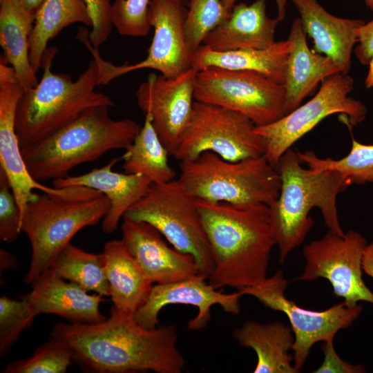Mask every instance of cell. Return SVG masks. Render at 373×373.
<instances>
[{"label":"cell","mask_w":373,"mask_h":373,"mask_svg":"<svg viewBox=\"0 0 373 373\" xmlns=\"http://www.w3.org/2000/svg\"><path fill=\"white\" fill-rule=\"evenodd\" d=\"M50 336L65 341L73 350V361L86 372L181 373L186 365L175 325L147 329L133 314L113 305L110 317L101 323H57Z\"/></svg>","instance_id":"cell-1"},{"label":"cell","mask_w":373,"mask_h":373,"mask_svg":"<svg viewBox=\"0 0 373 373\" xmlns=\"http://www.w3.org/2000/svg\"><path fill=\"white\" fill-rule=\"evenodd\" d=\"M210 246L213 271L209 283L216 289L242 291L267 276L271 250L276 245L269 206L235 205L195 198Z\"/></svg>","instance_id":"cell-2"},{"label":"cell","mask_w":373,"mask_h":373,"mask_svg":"<svg viewBox=\"0 0 373 373\" xmlns=\"http://www.w3.org/2000/svg\"><path fill=\"white\" fill-rule=\"evenodd\" d=\"M297 152L289 149L274 165L281 180L280 193L269 206L279 262L305 239L314 224L310 211L318 208L328 230L344 235L336 200L350 185L342 174L331 170L314 171L302 166Z\"/></svg>","instance_id":"cell-3"},{"label":"cell","mask_w":373,"mask_h":373,"mask_svg":"<svg viewBox=\"0 0 373 373\" xmlns=\"http://www.w3.org/2000/svg\"><path fill=\"white\" fill-rule=\"evenodd\" d=\"M55 48H47L41 59L43 75L37 84L23 90L19 101L15 130L23 151L63 128L88 110L112 107L106 95L97 92L99 67L95 59L75 81L66 74L51 71Z\"/></svg>","instance_id":"cell-4"},{"label":"cell","mask_w":373,"mask_h":373,"mask_svg":"<svg viewBox=\"0 0 373 373\" xmlns=\"http://www.w3.org/2000/svg\"><path fill=\"white\" fill-rule=\"evenodd\" d=\"M110 106L94 107L50 137L21 151L37 182L65 178L75 166L114 149H127L141 126L134 120L113 119Z\"/></svg>","instance_id":"cell-5"},{"label":"cell","mask_w":373,"mask_h":373,"mask_svg":"<svg viewBox=\"0 0 373 373\" xmlns=\"http://www.w3.org/2000/svg\"><path fill=\"white\" fill-rule=\"evenodd\" d=\"M108 199L93 189L71 195L34 193L25 208L21 231L31 246V260L23 282L32 284L82 229L95 226L106 216Z\"/></svg>","instance_id":"cell-6"},{"label":"cell","mask_w":373,"mask_h":373,"mask_svg":"<svg viewBox=\"0 0 373 373\" xmlns=\"http://www.w3.org/2000/svg\"><path fill=\"white\" fill-rule=\"evenodd\" d=\"M179 167L180 182L204 201L269 206L280 193V175L264 155L231 162L207 151L193 160L180 162Z\"/></svg>","instance_id":"cell-7"},{"label":"cell","mask_w":373,"mask_h":373,"mask_svg":"<svg viewBox=\"0 0 373 373\" xmlns=\"http://www.w3.org/2000/svg\"><path fill=\"white\" fill-rule=\"evenodd\" d=\"M124 218L151 224L175 249L192 255L200 274L211 275V251L195 198L179 180L152 183Z\"/></svg>","instance_id":"cell-8"},{"label":"cell","mask_w":373,"mask_h":373,"mask_svg":"<svg viewBox=\"0 0 373 373\" xmlns=\"http://www.w3.org/2000/svg\"><path fill=\"white\" fill-rule=\"evenodd\" d=\"M255 129L240 113L195 101L173 156L180 162L193 160L207 151L231 162L259 157L265 146Z\"/></svg>","instance_id":"cell-9"},{"label":"cell","mask_w":373,"mask_h":373,"mask_svg":"<svg viewBox=\"0 0 373 373\" xmlns=\"http://www.w3.org/2000/svg\"><path fill=\"white\" fill-rule=\"evenodd\" d=\"M195 101L240 113L256 126L271 124L285 113V89L258 73L209 67L198 72Z\"/></svg>","instance_id":"cell-10"},{"label":"cell","mask_w":373,"mask_h":373,"mask_svg":"<svg viewBox=\"0 0 373 373\" xmlns=\"http://www.w3.org/2000/svg\"><path fill=\"white\" fill-rule=\"evenodd\" d=\"M354 84V79L348 75L337 73L330 76L307 102L271 124L256 126L255 131L264 143V155L269 162L274 166L296 141L330 115L340 113L346 116L347 126H353L361 122L365 117L366 108L349 97Z\"/></svg>","instance_id":"cell-11"},{"label":"cell","mask_w":373,"mask_h":373,"mask_svg":"<svg viewBox=\"0 0 373 373\" xmlns=\"http://www.w3.org/2000/svg\"><path fill=\"white\" fill-rule=\"evenodd\" d=\"M287 284L282 270H278L260 284L240 291L287 316L294 335L293 364L299 372L312 346L318 342L333 341L339 330L350 327L359 317L363 307L358 303L350 306L343 301L323 311L306 309L285 296Z\"/></svg>","instance_id":"cell-12"},{"label":"cell","mask_w":373,"mask_h":373,"mask_svg":"<svg viewBox=\"0 0 373 373\" xmlns=\"http://www.w3.org/2000/svg\"><path fill=\"white\" fill-rule=\"evenodd\" d=\"M367 245L366 238L354 230L343 236L328 230L303 247L305 265L298 279L325 278L334 294L348 305L355 306L360 301L373 305V292L363 280L362 260Z\"/></svg>","instance_id":"cell-13"},{"label":"cell","mask_w":373,"mask_h":373,"mask_svg":"<svg viewBox=\"0 0 373 373\" xmlns=\"http://www.w3.org/2000/svg\"><path fill=\"white\" fill-rule=\"evenodd\" d=\"M187 11L180 0H151L148 19L154 35L146 57L137 64L116 66L98 57L99 86L140 69L156 70L166 77L173 78L192 68V53L184 29Z\"/></svg>","instance_id":"cell-14"},{"label":"cell","mask_w":373,"mask_h":373,"mask_svg":"<svg viewBox=\"0 0 373 373\" xmlns=\"http://www.w3.org/2000/svg\"><path fill=\"white\" fill-rule=\"evenodd\" d=\"M23 90L12 67L1 59L0 167L8 178L21 219L26 204L34 194V190L54 195H71L82 191L81 186H47L35 180L29 173L15 130L17 108Z\"/></svg>","instance_id":"cell-15"},{"label":"cell","mask_w":373,"mask_h":373,"mask_svg":"<svg viewBox=\"0 0 373 373\" xmlns=\"http://www.w3.org/2000/svg\"><path fill=\"white\" fill-rule=\"evenodd\" d=\"M198 72L192 67L173 78L150 74L136 91L138 106L172 156L193 112Z\"/></svg>","instance_id":"cell-16"},{"label":"cell","mask_w":373,"mask_h":373,"mask_svg":"<svg viewBox=\"0 0 373 373\" xmlns=\"http://www.w3.org/2000/svg\"><path fill=\"white\" fill-rule=\"evenodd\" d=\"M241 291L227 294L215 288L204 274L182 280L153 285L144 304L135 313L134 318L142 327L153 329L159 325V314L169 305H189L198 308L196 316L187 323L191 331L205 328L211 321V309L220 305L227 313L238 315L240 312Z\"/></svg>","instance_id":"cell-17"},{"label":"cell","mask_w":373,"mask_h":373,"mask_svg":"<svg viewBox=\"0 0 373 373\" xmlns=\"http://www.w3.org/2000/svg\"><path fill=\"white\" fill-rule=\"evenodd\" d=\"M122 240L152 283H171L200 274L194 257L171 247L151 224L124 218Z\"/></svg>","instance_id":"cell-18"},{"label":"cell","mask_w":373,"mask_h":373,"mask_svg":"<svg viewBox=\"0 0 373 373\" xmlns=\"http://www.w3.org/2000/svg\"><path fill=\"white\" fill-rule=\"evenodd\" d=\"M32 290L23 295L37 316L51 314L61 316L73 324H95L105 321L99 311L102 296L88 291L73 282H66L50 268L32 284Z\"/></svg>","instance_id":"cell-19"},{"label":"cell","mask_w":373,"mask_h":373,"mask_svg":"<svg viewBox=\"0 0 373 373\" xmlns=\"http://www.w3.org/2000/svg\"><path fill=\"white\" fill-rule=\"evenodd\" d=\"M300 14L301 26L313 40V50L335 61L348 75L353 47L358 41L362 19L341 18L328 12L317 0H289Z\"/></svg>","instance_id":"cell-20"},{"label":"cell","mask_w":373,"mask_h":373,"mask_svg":"<svg viewBox=\"0 0 373 373\" xmlns=\"http://www.w3.org/2000/svg\"><path fill=\"white\" fill-rule=\"evenodd\" d=\"M121 158H113L103 167L84 174L68 175L52 181L56 188L85 186L101 192L108 199L110 207L102 220V230L104 233H112L117 229L126 212L146 193L152 184L144 175L113 171Z\"/></svg>","instance_id":"cell-21"},{"label":"cell","mask_w":373,"mask_h":373,"mask_svg":"<svg viewBox=\"0 0 373 373\" xmlns=\"http://www.w3.org/2000/svg\"><path fill=\"white\" fill-rule=\"evenodd\" d=\"M279 22L266 13V0L235 4L229 17L207 35L202 45L216 51L265 48L276 41Z\"/></svg>","instance_id":"cell-22"},{"label":"cell","mask_w":373,"mask_h":373,"mask_svg":"<svg viewBox=\"0 0 373 373\" xmlns=\"http://www.w3.org/2000/svg\"><path fill=\"white\" fill-rule=\"evenodd\" d=\"M291 41L286 68L285 113L299 106L312 94L320 81L341 73L338 65L329 57L310 50L299 18L293 21L288 37Z\"/></svg>","instance_id":"cell-23"},{"label":"cell","mask_w":373,"mask_h":373,"mask_svg":"<svg viewBox=\"0 0 373 373\" xmlns=\"http://www.w3.org/2000/svg\"><path fill=\"white\" fill-rule=\"evenodd\" d=\"M291 47L289 38L265 48L216 51L202 45L192 53L191 66L198 71L209 67L254 71L283 85Z\"/></svg>","instance_id":"cell-24"},{"label":"cell","mask_w":373,"mask_h":373,"mask_svg":"<svg viewBox=\"0 0 373 373\" xmlns=\"http://www.w3.org/2000/svg\"><path fill=\"white\" fill-rule=\"evenodd\" d=\"M242 346L254 350L257 363L254 373H297L293 364L294 335L291 327L280 321L260 323L247 321L233 332Z\"/></svg>","instance_id":"cell-25"},{"label":"cell","mask_w":373,"mask_h":373,"mask_svg":"<svg viewBox=\"0 0 373 373\" xmlns=\"http://www.w3.org/2000/svg\"><path fill=\"white\" fill-rule=\"evenodd\" d=\"M103 252L113 305L134 315L148 298L153 283L122 240L106 242Z\"/></svg>","instance_id":"cell-26"},{"label":"cell","mask_w":373,"mask_h":373,"mask_svg":"<svg viewBox=\"0 0 373 373\" xmlns=\"http://www.w3.org/2000/svg\"><path fill=\"white\" fill-rule=\"evenodd\" d=\"M35 17L21 0H0V45L4 52L1 58L12 67L24 90L38 83L29 57Z\"/></svg>","instance_id":"cell-27"},{"label":"cell","mask_w":373,"mask_h":373,"mask_svg":"<svg viewBox=\"0 0 373 373\" xmlns=\"http://www.w3.org/2000/svg\"><path fill=\"white\" fill-rule=\"evenodd\" d=\"M75 23L91 26L92 21L84 0H44L35 13L29 37V57L35 73L48 41L63 28Z\"/></svg>","instance_id":"cell-28"},{"label":"cell","mask_w":373,"mask_h":373,"mask_svg":"<svg viewBox=\"0 0 373 373\" xmlns=\"http://www.w3.org/2000/svg\"><path fill=\"white\" fill-rule=\"evenodd\" d=\"M168 150L164 146L150 117L145 115L143 125L131 145L122 156L125 173L140 174L152 183L162 184L175 180V171L169 165Z\"/></svg>","instance_id":"cell-29"},{"label":"cell","mask_w":373,"mask_h":373,"mask_svg":"<svg viewBox=\"0 0 373 373\" xmlns=\"http://www.w3.org/2000/svg\"><path fill=\"white\" fill-rule=\"evenodd\" d=\"M50 268L61 278L76 283L86 291L102 296L111 295L104 252L88 253L70 242L59 253Z\"/></svg>","instance_id":"cell-30"},{"label":"cell","mask_w":373,"mask_h":373,"mask_svg":"<svg viewBox=\"0 0 373 373\" xmlns=\"http://www.w3.org/2000/svg\"><path fill=\"white\" fill-rule=\"evenodd\" d=\"M300 161L314 171L331 170L340 173L352 184L373 183V144H363L352 135L350 153L338 160L320 158L312 151L297 152Z\"/></svg>","instance_id":"cell-31"},{"label":"cell","mask_w":373,"mask_h":373,"mask_svg":"<svg viewBox=\"0 0 373 373\" xmlns=\"http://www.w3.org/2000/svg\"><path fill=\"white\" fill-rule=\"evenodd\" d=\"M73 357V350L65 341L50 336L30 357L8 363L1 372L65 373Z\"/></svg>","instance_id":"cell-32"},{"label":"cell","mask_w":373,"mask_h":373,"mask_svg":"<svg viewBox=\"0 0 373 373\" xmlns=\"http://www.w3.org/2000/svg\"><path fill=\"white\" fill-rule=\"evenodd\" d=\"M184 29L187 46L193 53L207 35L229 16L220 0H190Z\"/></svg>","instance_id":"cell-33"},{"label":"cell","mask_w":373,"mask_h":373,"mask_svg":"<svg viewBox=\"0 0 373 373\" xmlns=\"http://www.w3.org/2000/svg\"><path fill=\"white\" fill-rule=\"evenodd\" d=\"M35 314L28 302L6 296L0 297V356H5L15 343L22 330L29 327Z\"/></svg>","instance_id":"cell-34"},{"label":"cell","mask_w":373,"mask_h":373,"mask_svg":"<svg viewBox=\"0 0 373 373\" xmlns=\"http://www.w3.org/2000/svg\"><path fill=\"white\" fill-rule=\"evenodd\" d=\"M151 0H115L112 3L113 26L122 35L145 37L151 25L148 12Z\"/></svg>","instance_id":"cell-35"},{"label":"cell","mask_w":373,"mask_h":373,"mask_svg":"<svg viewBox=\"0 0 373 373\" xmlns=\"http://www.w3.org/2000/svg\"><path fill=\"white\" fill-rule=\"evenodd\" d=\"M21 213L8 178L0 167V239L14 242L21 232Z\"/></svg>","instance_id":"cell-36"},{"label":"cell","mask_w":373,"mask_h":373,"mask_svg":"<svg viewBox=\"0 0 373 373\" xmlns=\"http://www.w3.org/2000/svg\"><path fill=\"white\" fill-rule=\"evenodd\" d=\"M92 21L88 39L91 45L98 48L108 38L113 28L111 0H84Z\"/></svg>","instance_id":"cell-37"},{"label":"cell","mask_w":373,"mask_h":373,"mask_svg":"<svg viewBox=\"0 0 373 373\" xmlns=\"http://www.w3.org/2000/svg\"><path fill=\"white\" fill-rule=\"evenodd\" d=\"M324 360L315 373H363L365 367L361 364H351L343 361L336 352L333 341L323 342Z\"/></svg>","instance_id":"cell-38"},{"label":"cell","mask_w":373,"mask_h":373,"mask_svg":"<svg viewBox=\"0 0 373 373\" xmlns=\"http://www.w3.org/2000/svg\"><path fill=\"white\" fill-rule=\"evenodd\" d=\"M357 42L354 50L357 59L363 65H369L373 59V19L359 28Z\"/></svg>","instance_id":"cell-39"},{"label":"cell","mask_w":373,"mask_h":373,"mask_svg":"<svg viewBox=\"0 0 373 373\" xmlns=\"http://www.w3.org/2000/svg\"><path fill=\"white\" fill-rule=\"evenodd\" d=\"M19 267V260L12 254L0 249V270H15Z\"/></svg>","instance_id":"cell-40"},{"label":"cell","mask_w":373,"mask_h":373,"mask_svg":"<svg viewBox=\"0 0 373 373\" xmlns=\"http://www.w3.org/2000/svg\"><path fill=\"white\" fill-rule=\"evenodd\" d=\"M362 267L363 272L373 278V242L367 244L364 250Z\"/></svg>","instance_id":"cell-41"},{"label":"cell","mask_w":373,"mask_h":373,"mask_svg":"<svg viewBox=\"0 0 373 373\" xmlns=\"http://www.w3.org/2000/svg\"><path fill=\"white\" fill-rule=\"evenodd\" d=\"M224 8L231 12L237 0H220ZM277 6V19L279 21L283 20L286 14V6L289 0H274Z\"/></svg>","instance_id":"cell-42"},{"label":"cell","mask_w":373,"mask_h":373,"mask_svg":"<svg viewBox=\"0 0 373 373\" xmlns=\"http://www.w3.org/2000/svg\"><path fill=\"white\" fill-rule=\"evenodd\" d=\"M24 7L30 12L36 13L44 0H21Z\"/></svg>","instance_id":"cell-43"},{"label":"cell","mask_w":373,"mask_h":373,"mask_svg":"<svg viewBox=\"0 0 373 373\" xmlns=\"http://www.w3.org/2000/svg\"><path fill=\"white\" fill-rule=\"evenodd\" d=\"M369 65L370 68L368 76L365 81L366 86L368 88L373 87V59H372Z\"/></svg>","instance_id":"cell-44"},{"label":"cell","mask_w":373,"mask_h":373,"mask_svg":"<svg viewBox=\"0 0 373 373\" xmlns=\"http://www.w3.org/2000/svg\"><path fill=\"white\" fill-rule=\"evenodd\" d=\"M365 2L369 8L373 10V0H365Z\"/></svg>","instance_id":"cell-45"},{"label":"cell","mask_w":373,"mask_h":373,"mask_svg":"<svg viewBox=\"0 0 373 373\" xmlns=\"http://www.w3.org/2000/svg\"><path fill=\"white\" fill-rule=\"evenodd\" d=\"M182 3H183L184 4H188L189 5V1L190 0H180Z\"/></svg>","instance_id":"cell-46"}]
</instances>
